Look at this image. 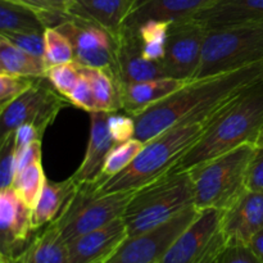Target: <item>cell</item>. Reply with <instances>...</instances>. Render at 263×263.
<instances>
[{
    "mask_svg": "<svg viewBox=\"0 0 263 263\" xmlns=\"http://www.w3.org/2000/svg\"><path fill=\"white\" fill-rule=\"evenodd\" d=\"M262 77L263 62H258L218 76L190 80L161 102L133 116L135 138L146 143L182 118L225 102Z\"/></svg>",
    "mask_w": 263,
    "mask_h": 263,
    "instance_id": "6da1fadb",
    "label": "cell"
},
{
    "mask_svg": "<svg viewBox=\"0 0 263 263\" xmlns=\"http://www.w3.org/2000/svg\"><path fill=\"white\" fill-rule=\"evenodd\" d=\"M228 100L182 118L156 138L146 141L135 161L127 168L98 186L97 192L99 194L136 192L166 176L198 143Z\"/></svg>",
    "mask_w": 263,
    "mask_h": 263,
    "instance_id": "7a4b0ae2",
    "label": "cell"
},
{
    "mask_svg": "<svg viewBox=\"0 0 263 263\" xmlns=\"http://www.w3.org/2000/svg\"><path fill=\"white\" fill-rule=\"evenodd\" d=\"M262 128L263 77L236 92L221 107L207 131L171 172L189 171L244 144L256 145Z\"/></svg>",
    "mask_w": 263,
    "mask_h": 263,
    "instance_id": "3957f363",
    "label": "cell"
},
{
    "mask_svg": "<svg viewBox=\"0 0 263 263\" xmlns=\"http://www.w3.org/2000/svg\"><path fill=\"white\" fill-rule=\"evenodd\" d=\"M194 186L189 171L170 172L134 193L122 215L128 236L167 222L194 207Z\"/></svg>",
    "mask_w": 263,
    "mask_h": 263,
    "instance_id": "277c9868",
    "label": "cell"
},
{
    "mask_svg": "<svg viewBox=\"0 0 263 263\" xmlns=\"http://www.w3.org/2000/svg\"><path fill=\"white\" fill-rule=\"evenodd\" d=\"M254 152V144H244L190 168L195 207L199 211L231 207L248 190V170Z\"/></svg>",
    "mask_w": 263,
    "mask_h": 263,
    "instance_id": "5b68a950",
    "label": "cell"
},
{
    "mask_svg": "<svg viewBox=\"0 0 263 263\" xmlns=\"http://www.w3.org/2000/svg\"><path fill=\"white\" fill-rule=\"evenodd\" d=\"M263 62V22L207 28L194 79H207Z\"/></svg>",
    "mask_w": 263,
    "mask_h": 263,
    "instance_id": "8992f818",
    "label": "cell"
},
{
    "mask_svg": "<svg viewBox=\"0 0 263 263\" xmlns=\"http://www.w3.org/2000/svg\"><path fill=\"white\" fill-rule=\"evenodd\" d=\"M135 192L99 194L94 182L79 184L61 215L53 221L66 243L80 235L94 231L122 217Z\"/></svg>",
    "mask_w": 263,
    "mask_h": 263,
    "instance_id": "52a82bcc",
    "label": "cell"
},
{
    "mask_svg": "<svg viewBox=\"0 0 263 263\" xmlns=\"http://www.w3.org/2000/svg\"><path fill=\"white\" fill-rule=\"evenodd\" d=\"M69 103L49 82L46 76L37 77L31 89L0 108V141L12 136L25 123H31L41 134L54 122L59 110Z\"/></svg>",
    "mask_w": 263,
    "mask_h": 263,
    "instance_id": "ba28073f",
    "label": "cell"
},
{
    "mask_svg": "<svg viewBox=\"0 0 263 263\" xmlns=\"http://www.w3.org/2000/svg\"><path fill=\"white\" fill-rule=\"evenodd\" d=\"M54 28L61 31L72 44L76 63L105 69L115 76L117 37L107 28L72 14L67 15L66 20Z\"/></svg>",
    "mask_w": 263,
    "mask_h": 263,
    "instance_id": "9c48e42d",
    "label": "cell"
},
{
    "mask_svg": "<svg viewBox=\"0 0 263 263\" xmlns=\"http://www.w3.org/2000/svg\"><path fill=\"white\" fill-rule=\"evenodd\" d=\"M198 213L199 210L194 205L152 230L127 236L104 263H161Z\"/></svg>",
    "mask_w": 263,
    "mask_h": 263,
    "instance_id": "30bf717a",
    "label": "cell"
},
{
    "mask_svg": "<svg viewBox=\"0 0 263 263\" xmlns=\"http://www.w3.org/2000/svg\"><path fill=\"white\" fill-rule=\"evenodd\" d=\"M207 28L195 20L172 22L164 58L161 64L167 77L193 80L202 57L203 41Z\"/></svg>",
    "mask_w": 263,
    "mask_h": 263,
    "instance_id": "8fae6325",
    "label": "cell"
},
{
    "mask_svg": "<svg viewBox=\"0 0 263 263\" xmlns=\"http://www.w3.org/2000/svg\"><path fill=\"white\" fill-rule=\"evenodd\" d=\"M32 210L21 199L14 187L0 190V249L2 256L14 258L30 243Z\"/></svg>",
    "mask_w": 263,
    "mask_h": 263,
    "instance_id": "7c38bea8",
    "label": "cell"
},
{
    "mask_svg": "<svg viewBox=\"0 0 263 263\" xmlns=\"http://www.w3.org/2000/svg\"><path fill=\"white\" fill-rule=\"evenodd\" d=\"M222 212L216 208L199 211L161 263H193L199 258L221 233Z\"/></svg>",
    "mask_w": 263,
    "mask_h": 263,
    "instance_id": "4fadbf2b",
    "label": "cell"
},
{
    "mask_svg": "<svg viewBox=\"0 0 263 263\" xmlns=\"http://www.w3.org/2000/svg\"><path fill=\"white\" fill-rule=\"evenodd\" d=\"M122 217L67 243L69 263H104L127 239Z\"/></svg>",
    "mask_w": 263,
    "mask_h": 263,
    "instance_id": "5bb4252c",
    "label": "cell"
},
{
    "mask_svg": "<svg viewBox=\"0 0 263 263\" xmlns=\"http://www.w3.org/2000/svg\"><path fill=\"white\" fill-rule=\"evenodd\" d=\"M221 229L228 244H247L263 229V192L247 190L222 212Z\"/></svg>",
    "mask_w": 263,
    "mask_h": 263,
    "instance_id": "9a60e30c",
    "label": "cell"
},
{
    "mask_svg": "<svg viewBox=\"0 0 263 263\" xmlns=\"http://www.w3.org/2000/svg\"><path fill=\"white\" fill-rule=\"evenodd\" d=\"M164 76L161 62L149 61L143 55L136 31L123 30L117 36L115 77L120 86Z\"/></svg>",
    "mask_w": 263,
    "mask_h": 263,
    "instance_id": "2e32d148",
    "label": "cell"
},
{
    "mask_svg": "<svg viewBox=\"0 0 263 263\" xmlns=\"http://www.w3.org/2000/svg\"><path fill=\"white\" fill-rule=\"evenodd\" d=\"M109 115L110 113L100 110L90 113V134L86 152L81 164L71 176L77 184L97 181L108 154L117 145L110 135L108 123Z\"/></svg>",
    "mask_w": 263,
    "mask_h": 263,
    "instance_id": "e0dca14e",
    "label": "cell"
},
{
    "mask_svg": "<svg viewBox=\"0 0 263 263\" xmlns=\"http://www.w3.org/2000/svg\"><path fill=\"white\" fill-rule=\"evenodd\" d=\"M212 2L213 0H138L123 30H136L146 21L177 22L193 20Z\"/></svg>",
    "mask_w": 263,
    "mask_h": 263,
    "instance_id": "ac0fdd59",
    "label": "cell"
},
{
    "mask_svg": "<svg viewBox=\"0 0 263 263\" xmlns=\"http://www.w3.org/2000/svg\"><path fill=\"white\" fill-rule=\"evenodd\" d=\"M193 20L205 28L263 22V0H213Z\"/></svg>",
    "mask_w": 263,
    "mask_h": 263,
    "instance_id": "d6986e66",
    "label": "cell"
},
{
    "mask_svg": "<svg viewBox=\"0 0 263 263\" xmlns=\"http://www.w3.org/2000/svg\"><path fill=\"white\" fill-rule=\"evenodd\" d=\"M190 80H180L174 77H158L120 86L121 105L127 115L136 116L146 108L161 102L184 86Z\"/></svg>",
    "mask_w": 263,
    "mask_h": 263,
    "instance_id": "ffe728a7",
    "label": "cell"
},
{
    "mask_svg": "<svg viewBox=\"0 0 263 263\" xmlns=\"http://www.w3.org/2000/svg\"><path fill=\"white\" fill-rule=\"evenodd\" d=\"M138 0H73L69 14L92 21L117 37Z\"/></svg>",
    "mask_w": 263,
    "mask_h": 263,
    "instance_id": "44dd1931",
    "label": "cell"
},
{
    "mask_svg": "<svg viewBox=\"0 0 263 263\" xmlns=\"http://www.w3.org/2000/svg\"><path fill=\"white\" fill-rule=\"evenodd\" d=\"M9 261L10 263H69L68 248L50 222L41 229V233L35 234L25 249Z\"/></svg>",
    "mask_w": 263,
    "mask_h": 263,
    "instance_id": "7402d4cb",
    "label": "cell"
},
{
    "mask_svg": "<svg viewBox=\"0 0 263 263\" xmlns=\"http://www.w3.org/2000/svg\"><path fill=\"white\" fill-rule=\"evenodd\" d=\"M77 187L79 184L72 177L62 182H49L46 180L43 192L32 208L33 230L39 231L53 222L73 197Z\"/></svg>",
    "mask_w": 263,
    "mask_h": 263,
    "instance_id": "603a6c76",
    "label": "cell"
},
{
    "mask_svg": "<svg viewBox=\"0 0 263 263\" xmlns=\"http://www.w3.org/2000/svg\"><path fill=\"white\" fill-rule=\"evenodd\" d=\"M48 67L44 59L27 53L0 36V73L15 76L44 77Z\"/></svg>",
    "mask_w": 263,
    "mask_h": 263,
    "instance_id": "cb8c5ba5",
    "label": "cell"
},
{
    "mask_svg": "<svg viewBox=\"0 0 263 263\" xmlns=\"http://www.w3.org/2000/svg\"><path fill=\"white\" fill-rule=\"evenodd\" d=\"M45 30L37 12L9 0H0V33H44Z\"/></svg>",
    "mask_w": 263,
    "mask_h": 263,
    "instance_id": "d4e9b609",
    "label": "cell"
},
{
    "mask_svg": "<svg viewBox=\"0 0 263 263\" xmlns=\"http://www.w3.org/2000/svg\"><path fill=\"white\" fill-rule=\"evenodd\" d=\"M81 71L91 85L97 100L98 112L100 110V112L116 113L122 109L120 85L110 72L102 68L84 66H81Z\"/></svg>",
    "mask_w": 263,
    "mask_h": 263,
    "instance_id": "484cf974",
    "label": "cell"
},
{
    "mask_svg": "<svg viewBox=\"0 0 263 263\" xmlns=\"http://www.w3.org/2000/svg\"><path fill=\"white\" fill-rule=\"evenodd\" d=\"M171 23L164 21H146L136 30H133L138 32L143 55L146 59L162 62V59L164 58Z\"/></svg>",
    "mask_w": 263,
    "mask_h": 263,
    "instance_id": "4316f807",
    "label": "cell"
},
{
    "mask_svg": "<svg viewBox=\"0 0 263 263\" xmlns=\"http://www.w3.org/2000/svg\"><path fill=\"white\" fill-rule=\"evenodd\" d=\"M144 146H145V143L136 138L125 141V143L117 144L108 154L102 172H100V176L94 182L95 186H100L107 180H109L110 177L116 176L121 171L127 168L135 161L136 157L141 153Z\"/></svg>",
    "mask_w": 263,
    "mask_h": 263,
    "instance_id": "83f0119b",
    "label": "cell"
},
{
    "mask_svg": "<svg viewBox=\"0 0 263 263\" xmlns=\"http://www.w3.org/2000/svg\"><path fill=\"white\" fill-rule=\"evenodd\" d=\"M46 177L43 166L41 162H37L18 172L13 187L21 199L32 210L43 192Z\"/></svg>",
    "mask_w": 263,
    "mask_h": 263,
    "instance_id": "f1b7e54d",
    "label": "cell"
},
{
    "mask_svg": "<svg viewBox=\"0 0 263 263\" xmlns=\"http://www.w3.org/2000/svg\"><path fill=\"white\" fill-rule=\"evenodd\" d=\"M9 2L31 8L40 14L46 28H54L61 25L69 14L73 0H9Z\"/></svg>",
    "mask_w": 263,
    "mask_h": 263,
    "instance_id": "f546056e",
    "label": "cell"
},
{
    "mask_svg": "<svg viewBox=\"0 0 263 263\" xmlns=\"http://www.w3.org/2000/svg\"><path fill=\"white\" fill-rule=\"evenodd\" d=\"M74 61V51L68 39L57 28L45 30V63L48 69Z\"/></svg>",
    "mask_w": 263,
    "mask_h": 263,
    "instance_id": "4dcf8cb0",
    "label": "cell"
},
{
    "mask_svg": "<svg viewBox=\"0 0 263 263\" xmlns=\"http://www.w3.org/2000/svg\"><path fill=\"white\" fill-rule=\"evenodd\" d=\"M46 79L51 86L67 99L81 79V66L73 61L50 67L46 72Z\"/></svg>",
    "mask_w": 263,
    "mask_h": 263,
    "instance_id": "1f68e13d",
    "label": "cell"
},
{
    "mask_svg": "<svg viewBox=\"0 0 263 263\" xmlns=\"http://www.w3.org/2000/svg\"><path fill=\"white\" fill-rule=\"evenodd\" d=\"M17 154L14 134L0 141V190L13 187L17 177Z\"/></svg>",
    "mask_w": 263,
    "mask_h": 263,
    "instance_id": "d6a6232c",
    "label": "cell"
},
{
    "mask_svg": "<svg viewBox=\"0 0 263 263\" xmlns=\"http://www.w3.org/2000/svg\"><path fill=\"white\" fill-rule=\"evenodd\" d=\"M37 77L15 76L0 73V108H4L13 100L33 86Z\"/></svg>",
    "mask_w": 263,
    "mask_h": 263,
    "instance_id": "836d02e7",
    "label": "cell"
},
{
    "mask_svg": "<svg viewBox=\"0 0 263 263\" xmlns=\"http://www.w3.org/2000/svg\"><path fill=\"white\" fill-rule=\"evenodd\" d=\"M18 48L45 61V32L44 33H0Z\"/></svg>",
    "mask_w": 263,
    "mask_h": 263,
    "instance_id": "e575fe53",
    "label": "cell"
},
{
    "mask_svg": "<svg viewBox=\"0 0 263 263\" xmlns=\"http://www.w3.org/2000/svg\"><path fill=\"white\" fill-rule=\"evenodd\" d=\"M67 102L69 104L74 105L77 108L86 110V112H98L97 100H95L94 92H92L91 85H90L89 80L86 79L81 71V79L77 82L76 87L72 90L71 94L67 98Z\"/></svg>",
    "mask_w": 263,
    "mask_h": 263,
    "instance_id": "d590c367",
    "label": "cell"
},
{
    "mask_svg": "<svg viewBox=\"0 0 263 263\" xmlns=\"http://www.w3.org/2000/svg\"><path fill=\"white\" fill-rule=\"evenodd\" d=\"M108 123H109L110 135H112L116 144L125 143V141H128L135 138L136 126L133 116L110 113L109 122Z\"/></svg>",
    "mask_w": 263,
    "mask_h": 263,
    "instance_id": "8d00e7d4",
    "label": "cell"
},
{
    "mask_svg": "<svg viewBox=\"0 0 263 263\" xmlns=\"http://www.w3.org/2000/svg\"><path fill=\"white\" fill-rule=\"evenodd\" d=\"M221 263H263L247 244H228Z\"/></svg>",
    "mask_w": 263,
    "mask_h": 263,
    "instance_id": "74e56055",
    "label": "cell"
},
{
    "mask_svg": "<svg viewBox=\"0 0 263 263\" xmlns=\"http://www.w3.org/2000/svg\"><path fill=\"white\" fill-rule=\"evenodd\" d=\"M247 185L249 190L263 192V146H256V152L248 170Z\"/></svg>",
    "mask_w": 263,
    "mask_h": 263,
    "instance_id": "f35d334b",
    "label": "cell"
},
{
    "mask_svg": "<svg viewBox=\"0 0 263 263\" xmlns=\"http://www.w3.org/2000/svg\"><path fill=\"white\" fill-rule=\"evenodd\" d=\"M44 134L40 133L36 126L31 123H25L21 125L17 130L14 131V144H15V154L22 151L25 146L30 145L31 143L36 140H41Z\"/></svg>",
    "mask_w": 263,
    "mask_h": 263,
    "instance_id": "ab89813d",
    "label": "cell"
},
{
    "mask_svg": "<svg viewBox=\"0 0 263 263\" xmlns=\"http://www.w3.org/2000/svg\"><path fill=\"white\" fill-rule=\"evenodd\" d=\"M37 162H41V140L33 141L17 153L18 172Z\"/></svg>",
    "mask_w": 263,
    "mask_h": 263,
    "instance_id": "60d3db41",
    "label": "cell"
},
{
    "mask_svg": "<svg viewBox=\"0 0 263 263\" xmlns=\"http://www.w3.org/2000/svg\"><path fill=\"white\" fill-rule=\"evenodd\" d=\"M248 246L254 252V254L263 262V229L251 239Z\"/></svg>",
    "mask_w": 263,
    "mask_h": 263,
    "instance_id": "b9f144b4",
    "label": "cell"
},
{
    "mask_svg": "<svg viewBox=\"0 0 263 263\" xmlns=\"http://www.w3.org/2000/svg\"><path fill=\"white\" fill-rule=\"evenodd\" d=\"M256 146H263V128H262L261 134H259V138H258V140H257Z\"/></svg>",
    "mask_w": 263,
    "mask_h": 263,
    "instance_id": "7bdbcfd3",
    "label": "cell"
},
{
    "mask_svg": "<svg viewBox=\"0 0 263 263\" xmlns=\"http://www.w3.org/2000/svg\"><path fill=\"white\" fill-rule=\"evenodd\" d=\"M0 263H10V261L5 256H2V254H0Z\"/></svg>",
    "mask_w": 263,
    "mask_h": 263,
    "instance_id": "ee69618b",
    "label": "cell"
}]
</instances>
